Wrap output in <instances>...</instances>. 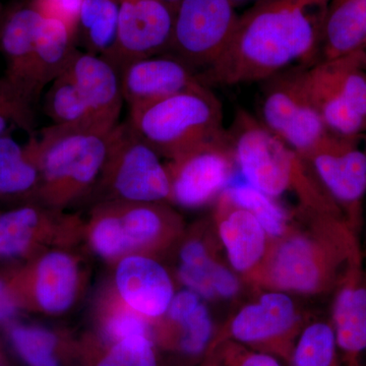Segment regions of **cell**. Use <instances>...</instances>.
<instances>
[{
	"label": "cell",
	"mask_w": 366,
	"mask_h": 366,
	"mask_svg": "<svg viewBox=\"0 0 366 366\" xmlns=\"http://www.w3.org/2000/svg\"><path fill=\"white\" fill-rule=\"evenodd\" d=\"M230 1L236 6H238V4H247V2L250 1L257 2L259 1V0H230Z\"/></svg>",
	"instance_id": "cell-40"
},
{
	"label": "cell",
	"mask_w": 366,
	"mask_h": 366,
	"mask_svg": "<svg viewBox=\"0 0 366 366\" xmlns=\"http://www.w3.org/2000/svg\"><path fill=\"white\" fill-rule=\"evenodd\" d=\"M215 221L231 269L250 285L268 254L271 238L250 212L223 194L217 199Z\"/></svg>",
	"instance_id": "cell-17"
},
{
	"label": "cell",
	"mask_w": 366,
	"mask_h": 366,
	"mask_svg": "<svg viewBox=\"0 0 366 366\" xmlns=\"http://www.w3.org/2000/svg\"><path fill=\"white\" fill-rule=\"evenodd\" d=\"M78 36L64 21L45 16L35 50L34 83L38 96L64 71L76 52Z\"/></svg>",
	"instance_id": "cell-22"
},
{
	"label": "cell",
	"mask_w": 366,
	"mask_h": 366,
	"mask_svg": "<svg viewBox=\"0 0 366 366\" xmlns=\"http://www.w3.org/2000/svg\"><path fill=\"white\" fill-rule=\"evenodd\" d=\"M50 85L46 94L44 108L46 114L52 120V125L101 132L95 127L88 107L66 71Z\"/></svg>",
	"instance_id": "cell-26"
},
{
	"label": "cell",
	"mask_w": 366,
	"mask_h": 366,
	"mask_svg": "<svg viewBox=\"0 0 366 366\" xmlns=\"http://www.w3.org/2000/svg\"><path fill=\"white\" fill-rule=\"evenodd\" d=\"M101 174L112 196L124 204L171 201L167 167L127 122L118 124L110 134L107 160Z\"/></svg>",
	"instance_id": "cell-8"
},
{
	"label": "cell",
	"mask_w": 366,
	"mask_h": 366,
	"mask_svg": "<svg viewBox=\"0 0 366 366\" xmlns=\"http://www.w3.org/2000/svg\"><path fill=\"white\" fill-rule=\"evenodd\" d=\"M16 312L13 296L7 290L6 284L0 281V322L11 319Z\"/></svg>",
	"instance_id": "cell-38"
},
{
	"label": "cell",
	"mask_w": 366,
	"mask_h": 366,
	"mask_svg": "<svg viewBox=\"0 0 366 366\" xmlns=\"http://www.w3.org/2000/svg\"><path fill=\"white\" fill-rule=\"evenodd\" d=\"M331 0H259L238 18L225 51L197 74L203 85L255 83L319 61Z\"/></svg>",
	"instance_id": "cell-1"
},
{
	"label": "cell",
	"mask_w": 366,
	"mask_h": 366,
	"mask_svg": "<svg viewBox=\"0 0 366 366\" xmlns=\"http://www.w3.org/2000/svg\"><path fill=\"white\" fill-rule=\"evenodd\" d=\"M99 131L110 132L119 124L124 95L122 74L110 60L76 50L66 71Z\"/></svg>",
	"instance_id": "cell-16"
},
{
	"label": "cell",
	"mask_w": 366,
	"mask_h": 366,
	"mask_svg": "<svg viewBox=\"0 0 366 366\" xmlns=\"http://www.w3.org/2000/svg\"><path fill=\"white\" fill-rule=\"evenodd\" d=\"M6 11V9H4ZM4 13L0 16V30H1L2 20H4Z\"/></svg>",
	"instance_id": "cell-43"
},
{
	"label": "cell",
	"mask_w": 366,
	"mask_h": 366,
	"mask_svg": "<svg viewBox=\"0 0 366 366\" xmlns=\"http://www.w3.org/2000/svg\"><path fill=\"white\" fill-rule=\"evenodd\" d=\"M33 2L45 16L64 21L76 33L83 0H33Z\"/></svg>",
	"instance_id": "cell-37"
},
{
	"label": "cell",
	"mask_w": 366,
	"mask_h": 366,
	"mask_svg": "<svg viewBox=\"0 0 366 366\" xmlns=\"http://www.w3.org/2000/svg\"><path fill=\"white\" fill-rule=\"evenodd\" d=\"M163 2H165L166 4H168L170 7H172L173 9H177L178 4L182 1V0H162Z\"/></svg>",
	"instance_id": "cell-39"
},
{
	"label": "cell",
	"mask_w": 366,
	"mask_h": 366,
	"mask_svg": "<svg viewBox=\"0 0 366 366\" xmlns=\"http://www.w3.org/2000/svg\"><path fill=\"white\" fill-rule=\"evenodd\" d=\"M172 322L178 327L177 345L180 352L197 356L211 346L214 340L213 320L203 301Z\"/></svg>",
	"instance_id": "cell-30"
},
{
	"label": "cell",
	"mask_w": 366,
	"mask_h": 366,
	"mask_svg": "<svg viewBox=\"0 0 366 366\" xmlns=\"http://www.w3.org/2000/svg\"><path fill=\"white\" fill-rule=\"evenodd\" d=\"M361 249H362V257H363V262H365V266L366 269V237H365V247H361Z\"/></svg>",
	"instance_id": "cell-41"
},
{
	"label": "cell",
	"mask_w": 366,
	"mask_h": 366,
	"mask_svg": "<svg viewBox=\"0 0 366 366\" xmlns=\"http://www.w3.org/2000/svg\"><path fill=\"white\" fill-rule=\"evenodd\" d=\"M34 113L26 110L0 81V137L7 134L11 124L30 131Z\"/></svg>",
	"instance_id": "cell-35"
},
{
	"label": "cell",
	"mask_w": 366,
	"mask_h": 366,
	"mask_svg": "<svg viewBox=\"0 0 366 366\" xmlns=\"http://www.w3.org/2000/svg\"><path fill=\"white\" fill-rule=\"evenodd\" d=\"M78 284V267L71 255L60 252L44 255L36 271L38 305L48 314H62L74 303Z\"/></svg>",
	"instance_id": "cell-21"
},
{
	"label": "cell",
	"mask_w": 366,
	"mask_h": 366,
	"mask_svg": "<svg viewBox=\"0 0 366 366\" xmlns=\"http://www.w3.org/2000/svg\"><path fill=\"white\" fill-rule=\"evenodd\" d=\"M142 317L132 310L118 312L108 320L106 332L117 342L134 336H147L148 327Z\"/></svg>",
	"instance_id": "cell-36"
},
{
	"label": "cell",
	"mask_w": 366,
	"mask_h": 366,
	"mask_svg": "<svg viewBox=\"0 0 366 366\" xmlns=\"http://www.w3.org/2000/svg\"><path fill=\"white\" fill-rule=\"evenodd\" d=\"M118 21L119 0H83L76 36L84 51L108 59L117 43Z\"/></svg>",
	"instance_id": "cell-24"
},
{
	"label": "cell",
	"mask_w": 366,
	"mask_h": 366,
	"mask_svg": "<svg viewBox=\"0 0 366 366\" xmlns=\"http://www.w3.org/2000/svg\"><path fill=\"white\" fill-rule=\"evenodd\" d=\"M209 349L215 366H283L276 356L233 341H223Z\"/></svg>",
	"instance_id": "cell-34"
},
{
	"label": "cell",
	"mask_w": 366,
	"mask_h": 366,
	"mask_svg": "<svg viewBox=\"0 0 366 366\" xmlns=\"http://www.w3.org/2000/svg\"><path fill=\"white\" fill-rule=\"evenodd\" d=\"M301 225H291L271 240L268 254L250 285L287 295L333 293L354 254L360 236L343 217L300 214Z\"/></svg>",
	"instance_id": "cell-2"
},
{
	"label": "cell",
	"mask_w": 366,
	"mask_h": 366,
	"mask_svg": "<svg viewBox=\"0 0 366 366\" xmlns=\"http://www.w3.org/2000/svg\"><path fill=\"white\" fill-rule=\"evenodd\" d=\"M303 71L291 67L261 81L257 119L305 160L332 132L312 102Z\"/></svg>",
	"instance_id": "cell-7"
},
{
	"label": "cell",
	"mask_w": 366,
	"mask_h": 366,
	"mask_svg": "<svg viewBox=\"0 0 366 366\" xmlns=\"http://www.w3.org/2000/svg\"><path fill=\"white\" fill-rule=\"evenodd\" d=\"M209 366H215V365H214L213 363H211V365H209Z\"/></svg>",
	"instance_id": "cell-45"
},
{
	"label": "cell",
	"mask_w": 366,
	"mask_h": 366,
	"mask_svg": "<svg viewBox=\"0 0 366 366\" xmlns=\"http://www.w3.org/2000/svg\"><path fill=\"white\" fill-rule=\"evenodd\" d=\"M331 324L343 366H366V269L354 254L333 292Z\"/></svg>",
	"instance_id": "cell-15"
},
{
	"label": "cell",
	"mask_w": 366,
	"mask_h": 366,
	"mask_svg": "<svg viewBox=\"0 0 366 366\" xmlns=\"http://www.w3.org/2000/svg\"><path fill=\"white\" fill-rule=\"evenodd\" d=\"M235 165L227 129L182 152L166 165L171 201L187 209L206 206L228 187Z\"/></svg>",
	"instance_id": "cell-12"
},
{
	"label": "cell",
	"mask_w": 366,
	"mask_h": 366,
	"mask_svg": "<svg viewBox=\"0 0 366 366\" xmlns=\"http://www.w3.org/2000/svg\"><path fill=\"white\" fill-rule=\"evenodd\" d=\"M127 124L159 155L169 159L225 131L222 105L201 81L155 102L131 108Z\"/></svg>",
	"instance_id": "cell-4"
},
{
	"label": "cell",
	"mask_w": 366,
	"mask_h": 366,
	"mask_svg": "<svg viewBox=\"0 0 366 366\" xmlns=\"http://www.w3.org/2000/svg\"><path fill=\"white\" fill-rule=\"evenodd\" d=\"M91 239L94 249L105 259L117 257L131 249L118 211L105 214L97 220Z\"/></svg>",
	"instance_id": "cell-32"
},
{
	"label": "cell",
	"mask_w": 366,
	"mask_h": 366,
	"mask_svg": "<svg viewBox=\"0 0 366 366\" xmlns=\"http://www.w3.org/2000/svg\"><path fill=\"white\" fill-rule=\"evenodd\" d=\"M124 102L129 109L155 102L199 83L196 71L172 55L136 60L120 71Z\"/></svg>",
	"instance_id": "cell-18"
},
{
	"label": "cell",
	"mask_w": 366,
	"mask_h": 366,
	"mask_svg": "<svg viewBox=\"0 0 366 366\" xmlns=\"http://www.w3.org/2000/svg\"><path fill=\"white\" fill-rule=\"evenodd\" d=\"M4 13V6H2L1 0H0V16Z\"/></svg>",
	"instance_id": "cell-42"
},
{
	"label": "cell",
	"mask_w": 366,
	"mask_h": 366,
	"mask_svg": "<svg viewBox=\"0 0 366 366\" xmlns=\"http://www.w3.org/2000/svg\"><path fill=\"white\" fill-rule=\"evenodd\" d=\"M174 16L162 0H119L117 43L107 59L122 71L131 62L168 51Z\"/></svg>",
	"instance_id": "cell-13"
},
{
	"label": "cell",
	"mask_w": 366,
	"mask_h": 366,
	"mask_svg": "<svg viewBox=\"0 0 366 366\" xmlns=\"http://www.w3.org/2000/svg\"><path fill=\"white\" fill-rule=\"evenodd\" d=\"M162 203L124 204L117 208L131 249L162 239L175 217Z\"/></svg>",
	"instance_id": "cell-25"
},
{
	"label": "cell",
	"mask_w": 366,
	"mask_h": 366,
	"mask_svg": "<svg viewBox=\"0 0 366 366\" xmlns=\"http://www.w3.org/2000/svg\"><path fill=\"white\" fill-rule=\"evenodd\" d=\"M288 366H343L331 320H314L305 325Z\"/></svg>",
	"instance_id": "cell-27"
},
{
	"label": "cell",
	"mask_w": 366,
	"mask_h": 366,
	"mask_svg": "<svg viewBox=\"0 0 366 366\" xmlns=\"http://www.w3.org/2000/svg\"><path fill=\"white\" fill-rule=\"evenodd\" d=\"M365 48L366 0H331L319 61L338 59Z\"/></svg>",
	"instance_id": "cell-20"
},
{
	"label": "cell",
	"mask_w": 366,
	"mask_h": 366,
	"mask_svg": "<svg viewBox=\"0 0 366 366\" xmlns=\"http://www.w3.org/2000/svg\"><path fill=\"white\" fill-rule=\"evenodd\" d=\"M115 280L124 302L143 317H162L175 295L172 280L162 264L143 255L124 257L118 264Z\"/></svg>",
	"instance_id": "cell-19"
},
{
	"label": "cell",
	"mask_w": 366,
	"mask_h": 366,
	"mask_svg": "<svg viewBox=\"0 0 366 366\" xmlns=\"http://www.w3.org/2000/svg\"><path fill=\"white\" fill-rule=\"evenodd\" d=\"M39 211L23 207L0 215V257H16L30 247L39 226Z\"/></svg>",
	"instance_id": "cell-29"
},
{
	"label": "cell",
	"mask_w": 366,
	"mask_h": 366,
	"mask_svg": "<svg viewBox=\"0 0 366 366\" xmlns=\"http://www.w3.org/2000/svg\"><path fill=\"white\" fill-rule=\"evenodd\" d=\"M221 194L250 212L272 240L282 237L292 225L287 212L276 199L247 182L229 184Z\"/></svg>",
	"instance_id": "cell-28"
},
{
	"label": "cell",
	"mask_w": 366,
	"mask_h": 366,
	"mask_svg": "<svg viewBox=\"0 0 366 366\" xmlns=\"http://www.w3.org/2000/svg\"><path fill=\"white\" fill-rule=\"evenodd\" d=\"M98 366H157L153 343L147 336L118 341Z\"/></svg>",
	"instance_id": "cell-33"
},
{
	"label": "cell",
	"mask_w": 366,
	"mask_h": 366,
	"mask_svg": "<svg viewBox=\"0 0 366 366\" xmlns=\"http://www.w3.org/2000/svg\"><path fill=\"white\" fill-rule=\"evenodd\" d=\"M44 14L33 0H24L4 11L0 30V50L6 59V74L0 81L24 107L33 112L39 96L35 90V50Z\"/></svg>",
	"instance_id": "cell-14"
},
{
	"label": "cell",
	"mask_w": 366,
	"mask_h": 366,
	"mask_svg": "<svg viewBox=\"0 0 366 366\" xmlns=\"http://www.w3.org/2000/svg\"><path fill=\"white\" fill-rule=\"evenodd\" d=\"M112 132L50 125L34 137L40 196L57 206L88 189L104 168Z\"/></svg>",
	"instance_id": "cell-5"
},
{
	"label": "cell",
	"mask_w": 366,
	"mask_h": 366,
	"mask_svg": "<svg viewBox=\"0 0 366 366\" xmlns=\"http://www.w3.org/2000/svg\"><path fill=\"white\" fill-rule=\"evenodd\" d=\"M305 325L292 295L264 290L227 320L209 348L223 341H233L272 354L288 365Z\"/></svg>",
	"instance_id": "cell-9"
},
{
	"label": "cell",
	"mask_w": 366,
	"mask_h": 366,
	"mask_svg": "<svg viewBox=\"0 0 366 366\" xmlns=\"http://www.w3.org/2000/svg\"><path fill=\"white\" fill-rule=\"evenodd\" d=\"M238 18L230 0H182L175 9L168 52L197 76L225 51Z\"/></svg>",
	"instance_id": "cell-10"
},
{
	"label": "cell",
	"mask_w": 366,
	"mask_h": 366,
	"mask_svg": "<svg viewBox=\"0 0 366 366\" xmlns=\"http://www.w3.org/2000/svg\"><path fill=\"white\" fill-rule=\"evenodd\" d=\"M363 51H365V66H366V48L365 50H363Z\"/></svg>",
	"instance_id": "cell-44"
},
{
	"label": "cell",
	"mask_w": 366,
	"mask_h": 366,
	"mask_svg": "<svg viewBox=\"0 0 366 366\" xmlns=\"http://www.w3.org/2000/svg\"><path fill=\"white\" fill-rule=\"evenodd\" d=\"M307 90L322 122L335 134L366 136L365 51L305 67Z\"/></svg>",
	"instance_id": "cell-6"
},
{
	"label": "cell",
	"mask_w": 366,
	"mask_h": 366,
	"mask_svg": "<svg viewBox=\"0 0 366 366\" xmlns=\"http://www.w3.org/2000/svg\"><path fill=\"white\" fill-rule=\"evenodd\" d=\"M236 166L245 182L274 199L293 196L298 214L343 217L307 161L247 110H238L230 129ZM345 219V218H344Z\"/></svg>",
	"instance_id": "cell-3"
},
{
	"label": "cell",
	"mask_w": 366,
	"mask_h": 366,
	"mask_svg": "<svg viewBox=\"0 0 366 366\" xmlns=\"http://www.w3.org/2000/svg\"><path fill=\"white\" fill-rule=\"evenodd\" d=\"M11 338L14 348L29 366H59L54 356L56 338L37 327H16Z\"/></svg>",
	"instance_id": "cell-31"
},
{
	"label": "cell",
	"mask_w": 366,
	"mask_h": 366,
	"mask_svg": "<svg viewBox=\"0 0 366 366\" xmlns=\"http://www.w3.org/2000/svg\"><path fill=\"white\" fill-rule=\"evenodd\" d=\"M305 161L360 236L366 206V136L345 137L332 132Z\"/></svg>",
	"instance_id": "cell-11"
},
{
	"label": "cell",
	"mask_w": 366,
	"mask_h": 366,
	"mask_svg": "<svg viewBox=\"0 0 366 366\" xmlns=\"http://www.w3.org/2000/svg\"><path fill=\"white\" fill-rule=\"evenodd\" d=\"M35 139L21 146L11 134L0 137V194L20 196L40 189Z\"/></svg>",
	"instance_id": "cell-23"
}]
</instances>
